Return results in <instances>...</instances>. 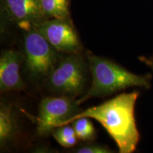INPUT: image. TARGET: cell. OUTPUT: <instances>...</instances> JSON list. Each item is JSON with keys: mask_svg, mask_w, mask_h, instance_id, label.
Masks as SVG:
<instances>
[{"mask_svg": "<svg viewBox=\"0 0 153 153\" xmlns=\"http://www.w3.org/2000/svg\"><path fill=\"white\" fill-rule=\"evenodd\" d=\"M140 95L137 91L123 93L98 106L90 107L66 120L71 123L76 118L87 117L98 121L115 141L120 153H132L140 140L135 117V103Z\"/></svg>", "mask_w": 153, "mask_h": 153, "instance_id": "6da1fadb", "label": "cell"}, {"mask_svg": "<svg viewBox=\"0 0 153 153\" xmlns=\"http://www.w3.org/2000/svg\"><path fill=\"white\" fill-rule=\"evenodd\" d=\"M91 85L82 97L76 99L77 104L94 97H104L130 87L150 89L152 74L139 75L128 71L112 60L87 52Z\"/></svg>", "mask_w": 153, "mask_h": 153, "instance_id": "7a4b0ae2", "label": "cell"}, {"mask_svg": "<svg viewBox=\"0 0 153 153\" xmlns=\"http://www.w3.org/2000/svg\"><path fill=\"white\" fill-rule=\"evenodd\" d=\"M23 46V62L28 79L33 82L45 81L60 60V52L36 26L24 30Z\"/></svg>", "mask_w": 153, "mask_h": 153, "instance_id": "3957f363", "label": "cell"}, {"mask_svg": "<svg viewBox=\"0 0 153 153\" xmlns=\"http://www.w3.org/2000/svg\"><path fill=\"white\" fill-rule=\"evenodd\" d=\"M87 65L81 53H68L61 57L45 81L47 89L57 95L76 99L85 89Z\"/></svg>", "mask_w": 153, "mask_h": 153, "instance_id": "277c9868", "label": "cell"}, {"mask_svg": "<svg viewBox=\"0 0 153 153\" xmlns=\"http://www.w3.org/2000/svg\"><path fill=\"white\" fill-rule=\"evenodd\" d=\"M80 111L79 105L72 97L58 95L43 98L39 104L36 118L38 135L43 136L52 133Z\"/></svg>", "mask_w": 153, "mask_h": 153, "instance_id": "5b68a950", "label": "cell"}, {"mask_svg": "<svg viewBox=\"0 0 153 153\" xmlns=\"http://www.w3.org/2000/svg\"><path fill=\"white\" fill-rule=\"evenodd\" d=\"M36 27L59 52L78 53L83 49L79 36L68 19H47Z\"/></svg>", "mask_w": 153, "mask_h": 153, "instance_id": "8992f818", "label": "cell"}, {"mask_svg": "<svg viewBox=\"0 0 153 153\" xmlns=\"http://www.w3.org/2000/svg\"><path fill=\"white\" fill-rule=\"evenodd\" d=\"M1 10L8 19L24 30L47 20L41 0H1Z\"/></svg>", "mask_w": 153, "mask_h": 153, "instance_id": "52a82bcc", "label": "cell"}, {"mask_svg": "<svg viewBox=\"0 0 153 153\" xmlns=\"http://www.w3.org/2000/svg\"><path fill=\"white\" fill-rule=\"evenodd\" d=\"M24 56L14 50H5L0 57V91L1 93L21 91L25 89L20 74Z\"/></svg>", "mask_w": 153, "mask_h": 153, "instance_id": "ba28073f", "label": "cell"}, {"mask_svg": "<svg viewBox=\"0 0 153 153\" xmlns=\"http://www.w3.org/2000/svg\"><path fill=\"white\" fill-rule=\"evenodd\" d=\"M19 129L18 118L10 104L1 103L0 106V145L4 148L14 140Z\"/></svg>", "mask_w": 153, "mask_h": 153, "instance_id": "9c48e42d", "label": "cell"}, {"mask_svg": "<svg viewBox=\"0 0 153 153\" xmlns=\"http://www.w3.org/2000/svg\"><path fill=\"white\" fill-rule=\"evenodd\" d=\"M41 4L47 19H69L68 0H41Z\"/></svg>", "mask_w": 153, "mask_h": 153, "instance_id": "30bf717a", "label": "cell"}, {"mask_svg": "<svg viewBox=\"0 0 153 153\" xmlns=\"http://www.w3.org/2000/svg\"><path fill=\"white\" fill-rule=\"evenodd\" d=\"M52 133L57 142L64 148H73L79 140L74 128L69 124L59 126L52 132Z\"/></svg>", "mask_w": 153, "mask_h": 153, "instance_id": "8fae6325", "label": "cell"}, {"mask_svg": "<svg viewBox=\"0 0 153 153\" xmlns=\"http://www.w3.org/2000/svg\"><path fill=\"white\" fill-rule=\"evenodd\" d=\"M76 136L80 140L89 142L94 138L96 133L94 125L87 117L76 118L72 122Z\"/></svg>", "mask_w": 153, "mask_h": 153, "instance_id": "7c38bea8", "label": "cell"}, {"mask_svg": "<svg viewBox=\"0 0 153 153\" xmlns=\"http://www.w3.org/2000/svg\"><path fill=\"white\" fill-rule=\"evenodd\" d=\"M74 152L76 153H110L113 151L104 145L89 143L79 147Z\"/></svg>", "mask_w": 153, "mask_h": 153, "instance_id": "4fadbf2b", "label": "cell"}, {"mask_svg": "<svg viewBox=\"0 0 153 153\" xmlns=\"http://www.w3.org/2000/svg\"><path fill=\"white\" fill-rule=\"evenodd\" d=\"M139 60L141 61L143 63H144L145 65H147L149 68L152 70L153 73V57H148L145 56H140L138 57Z\"/></svg>", "mask_w": 153, "mask_h": 153, "instance_id": "5bb4252c", "label": "cell"}]
</instances>
